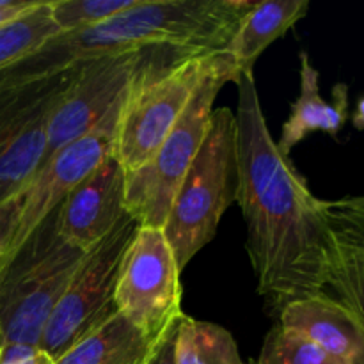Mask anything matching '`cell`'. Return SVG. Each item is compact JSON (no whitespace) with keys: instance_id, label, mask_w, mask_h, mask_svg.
Listing matches in <instances>:
<instances>
[{"instance_id":"9","label":"cell","mask_w":364,"mask_h":364,"mask_svg":"<svg viewBox=\"0 0 364 364\" xmlns=\"http://www.w3.org/2000/svg\"><path fill=\"white\" fill-rule=\"evenodd\" d=\"M139 224L124 217L92 251L85 255L77 274L64 290L43 331L39 347L55 361L82 334L116 313L114 290L121 259Z\"/></svg>"},{"instance_id":"16","label":"cell","mask_w":364,"mask_h":364,"mask_svg":"<svg viewBox=\"0 0 364 364\" xmlns=\"http://www.w3.org/2000/svg\"><path fill=\"white\" fill-rule=\"evenodd\" d=\"M156 341L116 311L82 334L53 364H144Z\"/></svg>"},{"instance_id":"12","label":"cell","mask_w":364,"mask_h":364,"mask_svg":"<svg viewBox=\"0 0 364 364\" xmlns=\"http://www.w3.org/2000/svg\"><path fill=\"white\" fill-rule=\"evenodd\" d=\"M124 199V171L110 155L57 208L60 238L80 251H92L128 215Z\"/></svg>"},{"instance_id":"23","label":"cell","mask_w":364,"mask_h":364,"mask_svg":"<svg viewBox=\"0 0 364 364\" xmlns=\"http://www.w3.org/2000/svg\"><path fill=\"white\" fill-rule=\"evenodd\" d=\"M0 364H53L41 347L20 343L0 345Z\"/></svg>"},{"instance_id":"14","label":"cell","mask_w":364,"mask_h":364,"mask_svg":"<svg viewBox=\"0 0 364 364\" xmlns=\"http://www.w3.org/2000/svg\"><path fill=\"white\" fill-rule=\"evenodd\" d=\"M348 85L336 84L333 102L327 103L320 95V73L306 52H301V92L291 105L290 117L283 124L279 141L276 142L283 155L304 141L309 134L323 132L338 137L348 119Z\"/></svg>"},{"instance_id":"20","label":"cell","mask_w":364,"mask_h":364,"mask_svg":"<svg viewBox=\"0 0 364 364\" xmlns=\"http://www.w3.org/2000/svg\"><path fill=\"white\" fill-rule=\"evenodd\" d=\"M139 0H48V11L59 32L82 31L112 20Z\"/></svg>"},{"instance_id":"7","label":"cell","mask_w":364,"mask_h":364,"mask_svg":"<svg viewBox=\"0 0 364 364\" xmlns=\"http://www.w3.org/2000/svg\"><path fill=\"white\" fill-rule=\"evenodd\" d=\"M181 270L160 228L139 226L117 274L114 306L146 338L160 340L185 315Z\"/></svg>"},{"instance_id":"27","label":"cell","mask_w":364,"mask_h":364,"mask_svg":"<svg viewBox=\"0 0 364 364\" xmlns=\"http://www.w3.org/2000/svg\"><path fill=\"white\" fill-rule=\"evenodd\" d=\"M352 124L355 130L364 132V95L359 96L358 103H355V109L352 112Z\"/></svg>"},{"instance_id":"26","label":"cell","mask_w":364,"mask_h":364,"mask_svg":"<svg viewBox=\"0 0 364 364\" xmlns=\"http://www.w3.org/2000/svg\"><path fill=\"white\" fill-rule=\"evenodd\" d=\"M39 0H0V25L34 7Z\"/></svg>"},{"instance_id":"24","label":"cell","mask_w":364,"mask_h":364,"mask_svg":"<svg viewBox=\"0 0 364 364\" xmlns=\"http://www.w3.org/2000/svg\"><path fill=\"white\" fill-rule=\"evenodd\" d=\"M18 210H20V198H13L9 201L0 205V267L6 262L9 255L11 240L14 235V226H16Z\"/></svg>"},{"instance_id":"13","label":"cell","mask_w":364,"mask_h":364,"mask_svg":"<svg viewBox=\"0 0 364 364\" xmlns=\"http://www.w3.org/2000/svg\"><path fill=\"white\" fill-rule=\"evenodd\" d=\"M279 327L313 341L347 364H364V326L358 316L331 297L313 295L290 302L279 311Z\"/></svg>"},{"instance_id":"19","label":"cell","mask_w":364,"mask_h":364,"mask_svg":"<svg viewBox=\"0 0 364 364\" xmlns=\"http://www.w3.org/2000/svg\"><path fill=\"white\" fill-rule=\"evenodd\" d=\"M59 34L48 11V0H39L20 16L0 25V71L13 66L52 36Z\"/></svg>"},{"instance_id":"8","label":"cell","mask_w":364,"mask_h":364,"mask_svg":"<svg viewBox=\"0 0 364 364\" xmlns=\"http://www.w3.org/2000/svg\"><path fill=\"white\" fill-rule=\"evenodd\" d=\"M75 71L0 89V205L16 198L45 160L53 109Z\"/></svg>"},{"instance_id":"15","label":"cell","mask_w":364,"mask_h":364,"mask_svg":"<svg viewBox=\"0 0 364 364\" xmlns=\"http://www.w3.org/2000/svg\"><path fill=\"white\" fill-rule=\"evenodd\" d=\"M308 9L309 0H265L252 4L226 50L237 73H251L258 57L302 20Z\"/></svg>"},{"instance_id":"4","label":"cell","mask_w":364,"mask_h":364,"mask_svg":"<svg viewBox=\"0 0 364 364\" xmlns=\"http://www.w3.org/2000/svg\"><path fill=\"white\" fill-rule=\"evenodd\" d=\"M87 252L60 238L57 210L0 267V345L39 347L43 331Z\"/></svg>"},{"instance_id":"5","label":"cell","mask_w":364,"mask_h":364,"mask_svg":"<svg viewBox=\"0 0 364 364\" xmlns=\"http://www.w3.org/2000/svg\"><path fill=\"white\" fill-rule=\"evenodd\" d=\"M237 196V117L228 107L213 109L201 149L178 188L162 228L181 272L213 240L220 219Z\"/></svg>"},{"instance_id":"18","label":"cell","mask_w":364,"mask_h":364,"mask_svg":"<svg viewBox=\"0 0 364 364\" xmlns=\"http://www.w3.org/2000/svg\"><path fill=\"white\" fill-rule=\"evenodd\" d=\"M174 364H245L224 327L183 315L174 336Z\"/></svg>"},{"instance_id":"17","label":"cell","mask_w":364,"mask_h":364,"mask_svg":"<svg viewBox=\"0 0 364 364\" xmlns=\"http://www.w3.org/2000/svg\"><path fill=\"white\" fill-rule=\"evenodd\" d=\"M327 290L364 326V240L331 230Z\"/></svg>"},{"instance_id":"3","label":"cell","mask_w":364,"mask_h":364,"mask_svg":"<svg viewBox=\"0 0 364 364\" xmlns=\"http://www.w3.org/2000/svg\"><path fill=\"white\" fill-rule=\"evenodd\" d=\"M220 53L146 50L117 119L112 155L124 174L153 159Z\"/></svg>"},{"instance_id":"22","label":"cell","mask_w":364,"mask_h":364,"mask_svg":"<svg viewBox=\"0 0 364 364\" xmlns=\"http://www.w3.org/2000/svg\"><path fill=\"white\" fill-rule=\"evenodd\" d=\"M331 230L364 240V194L326 201Z\"/></svg>"},{"instance_id":"10","label":"cell","mask_w":364,"mask_h":364,"mask_svg":"<svg viewBox=\"0 0 364 364\" xmlns=\"http://www.w3.org/2000/svg\"><path fill=\"white\" fill-rule=\"evenodd\" d=\"M121 105L123 102L114 107L87 135L50 155L18 194L20 210L7 258L20 249L46 217L63 205L64 199L84 178L112 155Z\"/></svg>"},{"instance_id":"25","label":"cell","mask_w":364,"mask_h":364,"mask_svg":"<svg viewBox=\"0 0 364 364\" xmlns=\"http://www.w3.org/2000/svg\"><path fill=\"white\" fill-rule=\"evenodd\" d=\"M178 326V323H176ZM176 326L171 327L153 347L151 355L144 364H174V336H176Z\"/></svg>"},{"instance_id":"2","label":"cell","mask_w":364,"mask_h":364,"mask_svg":"<svg viewBox=\"0 0 364 364\" xmlns=\"http://www.w3.org/2000/svg\"><path fill=\"white\" fill-rule=\"evenodd\" d=\"M217 31V11L208 0H139L96 27L52 36L31 55L0 71V89L55 77L117 53L148 48L205 52Z\"/></svg>"},{"instance_id":"1","label":"cell","mask_w":364,"mask_h":364,"mask_svg":"<svg viewBox=\"0 0 364 364\" xmlns=\"http://www.w3.org/2000/svg\"><path fill=\"white\" fill-rule=\"evenodd\" d=\"M237 201L247 226L249 262L270 311L326 294L331 224L318 199L267 124L255 75L237 78Z\"/></svg>"},{"instance_id":"21","label":"cell","mask_w":364,"mask_h":364,"mask_svg":"<svg viewBox=\"0 0 364 364\" xmlns=\"http://www.w3.org/2000/svg\"><path fill=\"white\" fill-rule=\"evenodd\" d=\"M256 364H347L327 354L313 341L274 327L263 343Z\"/></svg>"},{"instance_id":"11","label":"cell","mask_w":364,"mask_h":364,"mask_svg":"<svg viewBox=\"0 0 364 364\" xmlns=\"http://www.w3.org/2000/svg\"><path fill=\"white\" fill-rule=\"evenodd\" d=\"M144 53L146 50L117 53L77 66L70 87L53 109L45 160L57 149L87 135L123 102Z\"/></svg>"},{"instance_id":"6","label":"cell","mask_w":364,"mask_h":364,"mask_svg":"<svg viewBox=\"0 0 364 364\" xmlns=\"http://www.w3.org/2000/svg\"><path fill=\"white\" fill-rule=\"evenodd\" d=\"M237 78L233 63L223 52L153 159L141 169L124 174L127 212L139 226L164 228L174 196L205 141L217 95Z\"/></svg>"}]
</instances>
